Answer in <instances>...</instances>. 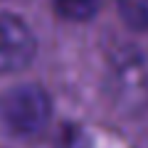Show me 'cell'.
Returning a JSON list of instances; mask_svg holds the SVG:
<instances>
[{
	"label": "cell",
	"mask_w": 148,
	"mask_h": 148,
	"mask_svg": "<svg viewBox=\"0 0 148 148\" xmlns=\"http://www.w3.org/2000/svg\"><path fill=\"white\" fill-rule=\"evenodd\" d=\"M52 104L42 86L17 84L0 96V123L15 136H35L49 121Z\"/></svg>",
	"instance_id": "obj_1"
},
{
	"label": "cell",
	"mask_w": 148,
	"mask_h": 148,
	"mask_svg": "<svg viewBox=\"0 0 148 148\" xmlns=\"http://www.w3.org/2000/svg\"><path fill=\"white\" fill-rule=\"evenodd\" d=\"M35 37L17 15L0 10V72L25 69L35 57Z\"/></svg>",
	"instance_id": "obj_2"
},
{
	"label": "cell",
	"mask_w": 148,
	"mask_h": 148,
	"mask_svg": "<svg viewBox=\"0 0 148 148\" xmlns=\"http://www.w3.org/2000/svg\"><path fill=\"white\" fill-rule=\"evenodd\" d=\"M101 0H54V10L62 17L74 22H84L99 12Z\"/></svg>",
	"instance_id": "obj_3"
},
{
	"label": "cell",
	"mask_w": 148,
	"mask_h": 148,
	"mask_svg": "<svg viewBox=\"0 0 148 148\" xmlns=\"http://www.w3.org/2000/svg\"><path fill=\"white\" fill-rule=\"evenodd\" d=\"M119 12L133 30H148V0H116Z\"/></svg>",
	"instance_id": "obj_4"
},
{
	"label": "cell",
	"mask_w": 148,
	"mask_h": 148,
	"mask_svg": "<svg viewBox=\"0 0 148 148\" xmlns=\"http://www.w3.org/2000/svg\"><path fill=\"white\" fill-rule=\"evenodd\" d=\"M54 148H89V143H86V136L77 126H67L62 133H59Z\"/></svg>",
	"instance_id": "obj_5"
}]
</instances>
